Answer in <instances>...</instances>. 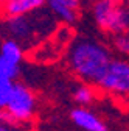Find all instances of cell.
I'll return each mask as SVG.
<instances>
[{"label":"cell","mask_w":129,"mask_h":131,"mask_svg":"<svg viewBox=\"0 0 129 131\" xmlns=\"http://www.w3.org/2000/svg\"><path fill=\"white\" fill-rule=\"evenodd\" d=\"M110 61V50L96 39L78 38L69 45V67L78 78H81L86 83L96 84V81L101 78Z\"/></svg>","instance_id":"cell-1"},{"label":"cell","mask_w":129,"mask_h":131,"mask_svg":"<svg viewBox=\"0 0 129 131\" xmlns=\"http://www.w3.org/2000/svg\"><path fill=\"white\" fill-rule=\"evenodd\" d=\"M95 24L110 35H121L129 31V3L100 0L92 6Z\"/></svg>","instance_id":"cell-2"},{"label":"cell","mask_w":129,"mask_h":131,"mask_svg":"<svg viewBox=\"0 0 129 131\" xmlns=\"http://www.w3.org/2000/svg\"><path fill=\"white\" fill-rule=\"evenodd\" d=\"M96 86L109 94L129 97V59L112 58L101 78L96 81Z\"/></svg>","instance_id":"cell-3"},{"label":"cell","mask_w":129,"mask_h":131,"mask_svg":"<svg viewBox=\"0 0 129 131\" xmlns=\"http://www.w3.org/2000/svg\"><path fill=\"white\" fill-rule=\"evenodd\" d=\"M6 111L22 128L28 125L36 112V97L33 91L27 88L25 84L14 81L12 94L9 98V103L6 106Z\"/></svg>","instance_id":"cell-4"},{"label":"cell","mask_w":129,"mask_h":131,"mask_svg":"<svg viewBox=\"0 0 129 131\" xmlns=\"http://www.w3.org/2000/svg\"><path fill=\"white\" fill-rule=\"evenodd\" d=\"M45 5L48 11L53 14V17H58L66 25H73L79 19L81 3L78 0H50Z\"/></svg>","instance_id":"cell-5"},{"label":"cell","mask_w":129,"mask_h":131,"mask_svg":"<svg viewBox=\"0 0 129 131\" xmlns=\"http://www.w3.org/2000/svg\"><path fill=\"white\" fill-rule=\"evenodd\" d=\"M70 120L73 125L84 131H109L107 125L96 116L95 112L89 111L87 108H75L70 111Z\"/></svg>","instance_id":"cell-6"},{"label":"cell","mask_w":129,"mask_h":131,"mask_svg":"<svg viewBox=\"0 0 129 131\" xmlns=\"http://www.w3.org/2000/svg\"><path fill=\"white\" fill-rule=\"evenodd\" d=\"M42 6H45L44 0H8L3 3V11L6 17H17L31 14Z\"/></svg>","instance_id":"cell-7"},{"label":"cell","mask_w":129,"mask_h":131,"mask_svg":"<svg viewBox=\"0 0 129 131\" xmlns=\"http://www.w3.org/2000/svg\"><path fill=\"white\" fill-rule=\"evenodd\" d=\"M0 56L20 66V61L23 58V47H22V44L16 42L12 39H6L0 45Z\"/></svg>","instance_id":"cell-8"},{"label":"cell","mask_w":129,"mask_h":131,"mask_svg":"<svg viewBox=\"0 0 129 131\" xmlns=\"http://www.w3.org/2000/svg\"><path fill=\"white\" fill-rule=\"evenodd\" d=\"M19 75H20V66L19 64H14V62L0 56V83H3V81L14 83V80Z\"/></svg>","instance_id":"cell-9"},{"label":"cell","mask_w":129,"mask_h":131,"mask_svg":"<svg viewBox=\"0 0 129 131\" xmlns=\"http://www.w3.org/2000/svg\"><path fill=\"white\" fill-rule=\"evenodd\" d=\"M73 100L75 103L79 106V108H84L87 105H90L93 102V98H95V91L92 89V86L89 84H79L75 91H73Z\"/></svg>","instance_id":"cell-10"},{"label":"cell","mask_w":129,"mask_h":131,"mask_svg":"<svg viewBox=\"0 0 129 131\" xmlns=\"http://www.w3.org/2000/svg\"><path fill=\"white\" fill-rule=\"evenodd\" d=\"M112 45L123 56H129V31L121 33V35H115L112 38Z\"/></svg>","instance_id":"cell-11"},{"label":"cell","mask_w":129,"mask_h":131,"mask_svg":"<svg viewBox=\"0 0 129 131\" xmlns=\"http://www.w3.org/2000/svg\"><path fill=\"white\" fill-rule=\"evenodd\" d=\"M12 86H14V83H9V81L0 83V109H6L11 94H12Z\"/></svg>","instance_id":"cell-12"},{"label":"cell","mask_w":129,"mask_h":131,"mask_svg":"<svg viewBox=\"0 0 129 131\" xmlns=\"http://www.w3.org/2000/svg\"><path fill=\"white\" fill-rule=\"evenodd\" d=\"M0 131H20V129H16V128H11V126H6L3 123H0Z\"/></svg>","instance_id":"cell-13"}]
</instances>
